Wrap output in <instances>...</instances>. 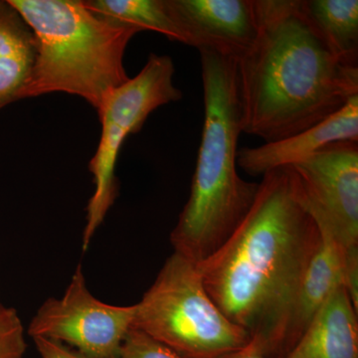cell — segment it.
<instances>
[{"label":"cell","instance_id":"6da1fadb","mask_svg":"<svg viewBox=\"0 0 358 358\" xmlns=\"http://www.w3.org/2000/svg\"><path fill=\"white\" fill-rule=\"evenodd\" d=\"M236 230L199 265L207 293L267 358H284L301 281L320 244L292 166L264 174Z\"/></svg>","mask_w":358,"mask_h":358},{"label":"cell","instance_id":"7a4b0ae2","mask_svg":"<svg viewBox=\"0 0 358 358\" xmlns=\"http://www.w3.org/2000/svg\"><path fill=\"white\" fill-rule=\"evenodd\" d=\"M259 31L236 61L243 134L266 143L320 124L358 95V66L339 57L301 0H256Z\"/></svg>","mask_w":358,"mask_h":358},{"label":"cell","instance_id":"3957f363","mask_svg":"<svg viewBox=\"0 0 358 358\" xmlns=\"http://www.w3.org/2000/svg\"><path fill=\"white\" fill-rule=\"evenodd\" d=\"M204 122L189 199L171 234L174 252L203 262L236 230L248 213L259 183L237 171L242 110L236 61L200 50Z\"/></svg>","mask_w":358,"mask_h":358},{"label":"cell","instance_id":"277c9868","mask_svg":"<svg viewBox=\"0 0 358 358\" xmlns=\"http://www.w3.org/2000/svg\"><path fill=\"white\" fill-rule=\"evenodd\" d=\"M34 33L37 56L20 96L66 93L99 112L110 92L129 81L124 57L134 26L96 15L80 0H9Z\"/></svg>","mask_w":358,"mask_h":358},{"label":"cell","instance_id":"5b68a950","mask_svg":"<svg viewBox=\"0 0 358 358\" xmlns=\"http://www.w3.org/2000/svg\"><path fill=\"white\" fill-rule=\"evenodd\" d=\"M133 327L183 358H232L251 341L207 293L199 265L176 252L136 303Z\"/></svg>","mask_w":358,"mask_h":358},{"label":"cell","instance_id":"8992f818","mask_svg":"<svg viewBox=\"0 0 358 358\" xmlns=\"http://www.w3.org/2000/svg\"><path fill=\"white\" fill-rule=\"evenodd\" d=\"M174 71L171 57L150 54L141 72L113 90L99 110L102 133L89 162L95 190L87 207L84 251L117 199L119 186L115 166L124 141L129 134L141 131L154 110L182 98L180 90L173 83Z\"/></svg>","mask_w":358,"mask_h":358},{"label":"cell","instance_id":"52a82bcc","mask_svg":"<svg viewBox=\"0 0 358 358\" xmlns=\"http://www.w3.org/2000/svg\"><path fill=\"white\" fill-rule=\"evenodd\" d=\"M136 305L117 307L96 299L78 266L62 298H50L35 313L28 334L66 343L88 358H117L129 329Z\"/></svg>","mask_w":358,"mask_h":358},{"label":"cell","instance_id":"ba28073f","mask_svg":"<svg viewBox=\"0 0 358 358\" xmlns=\"http://www.w3.org/2000/svg\"><path fill=\"white\" fill-rule=\"evenodd\" d=\"M310 214L345 252L358 256V141H338L292 166Z\"/></svg>","mask_w":358,"mask_h":358},{"label":"cell","instance_id":"9c48e42d","mask_svg":"<svg viewBox=\"0 0 358 358\" xmlns=\"http://www.w3.org/2000/svg\"><path fill=\"white\" fill-rule=\"evenodd\" d=\"M183 36L197 50L239 59L259 31L256 0H167Z\"/></svg>","mask_w":358,"mask_h":358},{"label":"cell","instance_id":"30bf717a","mask_svg":"<svg viewBox=\"0 0 358 358\" xmlns=\"http://www.w3.org/2000/svg\"><path fill=\"white\" fill-rule=\"evenodd\" d=\"M358 141V95L343 109L306 131L284 140L238 150L237 166L252 176H263L282 166H294L338 141Z\"/></svg>","mask_w":358,"mask_h":358},{"label":"cell","instance_id":"8fae6325","mask_svg":"<svg viewBox=\"0 0 358 358\" xmlns=\"http://www.w3.org/2000/svg\"><path fill=\"white\" fill-rule=\"evenodd\" d=\"M358 310L339 286L284 358H358Z\"/></svg>","mask_w":358,"mask_h":358},{"label":"cell","instance_id":"7c38bea8","mask_svg":"<svg viewBox=\"0 0 358 358\" xmlns=\"http://www.w3.org/2000/svg\"><path fill=\"white\" fill-rule=\"evenodd\" d=\"M317 227L320 244L308 264L299 289L287 336L286 355L331 294L339 286H345V250L329 230L322 226Z\"/></svg>","mask_w":358,"mask_h":358},{"label":"cell","instance_id":"4fadbf2b","mask_svg":"<svg viewBox=\"0 0 358 358\" xmlns=\"http://www.w3.org/2000/svg\"><path fill=\"white\" fill-rule=\"evenodd\" d=\"M36 56L31 28L9 0H0V110L20 101Z\"/></svg>","mask_w":358,"mask_h":358},{"label":"cell","instance_id":"5bb4252c","mask_svg":"<svg viewBox=\"0 0 358 358\" xmlns=\"http://www.w3.org/2000/svg\"><path fill=\"white\" fill-rule=\"evenodd\" d=\"M303 10L329 46L358 66L357 0H301Z\"/></svg>","mask_w":358,"mask_h":358},{"label":"cell","instance_id":"9a60e30c","mask_svg":"<svg viewBox=\"0 0 358 358\" xmlns=\"http://www.w3.org/2000/svg\"><path fill=\"white\" fill-rule=\"evenodd\" d=\"M85 6L96 15L134 26L140 31L150 30L183 44V36L167 0H87Z\"/></svg>","mask_w":358,"mask_h":358},{"label":"cell","instance_id":"2e32d148","mask_svg":"<svg viewBox=\"0 0 358 358\" xmlns=\"http://www.w3.org/2000/svg\"><path fill=\"white\" fill-rule=\"evenodd\" d=\"M26 348L24 327L18 313L0 303V358H23Z\"/></svg>","mask_w":358,"mask_h":358},{"label":"cell","instance_id":"e0dca14e","mask_svg":"<svg viewBox=\"0 0 358 358\" xmlns=\"http://www.w3.org/2000/svg\"><path fill=\"white\" fill-rule=\"evenodd\" d=\"M117 358H183L171 348L131 327Z\"/></svg>","mask_w":358,"mask_h":358},{"label":"cell","instance_id":"ac0fdd59","mask_svg":"<svg viewBox=\"0 0 358 358\" xmlns=\"http://www.w3.org/2000/svg\"><path fill=\"white\" fill-rule=\"evenodd\" d=\"M41 358H88L66 348L63 343L43 338H32Z\"/></svg>","mask_w":358,"mask_h":358},{"label":"cell","instance_id":"d6986e66","mask_svg":"<svg viewBox=\"0 0 358 358\" xmlns=\"http://www.w3.org/2000/svg\"><path fill=\"white\" fill-rule=\"evenodd\" d=\"M232 358H267L264 357V355H261L256 348H254L251 345L245 348L242 352L237 353L236 355H234Z\"/></svg>","mask_w":358,"mask_h":358}]
</instances>
